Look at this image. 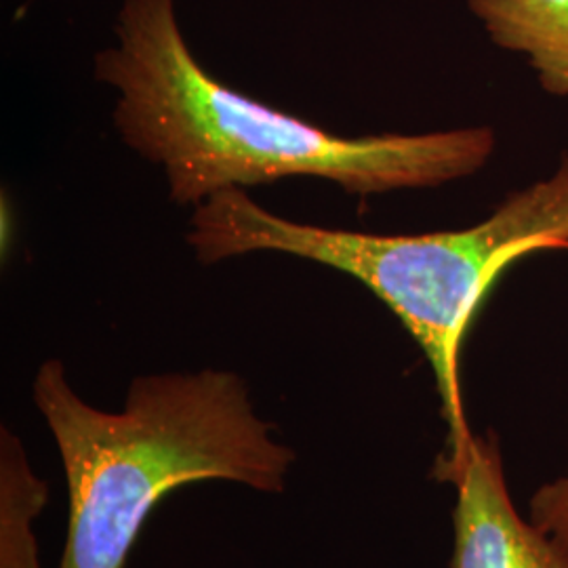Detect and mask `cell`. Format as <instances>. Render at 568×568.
Wrapping results in <instances>:
<instances>
[{"label":"cell","instance_id":"obj_3","mask_svg":"<svg viewBox=\"0 0 568 568\" xmlns=\"http://www.w3.org/2000/svg\"><path fill=\"white\" fill-rule=\"evenodd\" d=\"M187 244L201 264L246 253H286L339 270L392 310L432 366L447 445L459 462L474 438L462 389L467 331L493 284L520 257L568 248V154L551 178L511 192L485 222L427 234H368L274 215L241 187L196 206Z\"/></svg>","mask_w":568,"mask_h":568},{"label":"cell","instance_id":"obj_5","mask_svg":"<svg viewBox=\"0 0 568 568\" xmlns=\"http://www.w3.org/2000/svg\"><path fill=\"white\" fill-rule=\"evenodd\" d=\"M497 47L527 55L541 89L568 98V0H467Z\"/></svg>","mask_w":568,"mask_h":568},{"label":"cell","instance_id":"obj_7","mask_svg":"<svg viewBox=\"0 0 568 568\" xmlns=\"http://www.w3.org/2000/svg\"><path fill=\"white\" fill-rule=\"evenodd\" d=\"M528 520L544 530L568 560V471L530 495Z\"/></svg>","mask_w":568,"mask_h":568},{"label":"cell","instance_id":"obj_2","mask_svg":"<svg viewBox=\"0 0 568 568\" xmlns=\"http://www.w3.org/2000/svg\"><path fill=\"white\" fill-rule=\"evenodd\" d=\"M32 396L68 487L60 568H124L169 493L220 480L278 495L297 462L248 384L224 368L135 377L121 410H103L70 386L61 361H47Z\"/></svg>","mask_w":568,"mask_h":568},{"label":"cell","instance_id":"obj_1","mask_svg":"<svg viewBox=\"0 0 568 568\" xmlns=\"http://www.w3.org/2000/svg\"><path fill=\"white\" fill-rule=\"evenodd\" d=\"M114 32L95 79L119 93L122 142L163 166L175 203L199 206L230 187L288 178L326 180L354 196L436 187L476 175L497 148L488 126L342 138L255 102L194 58L175 0H124Z\"/></svg>","mask_w":568,"mask_h":568},{"label":"cell","instance_id":"obj_6","mask_svg":"<svg viewBox=\"0 0 568 568\" xmlns=\"http://www.w3.org/2000/svg\"><path fill=\"white\" fill-rule=\"evenodd\" d=\"M49 485L34 471L20 436L0 429V568H42L34 523Z\"/></svg>","mask_w":568,"mask_h":568},{"label":"cell","instance_id":"obj_4","mask_svg":"<svg viewBox=\"0 0 568 568\" xmlns=\"http://www.w3.org/2000/svg\"><path fill=\"white\" fill-rule=\"evenodd\" d=\"M432 478L457 493L448 568H568L567 556L514 506L497 434H474L459 462H434Z\"/></svg>","mask_w":568,"mask_h":568}]
</instances>
